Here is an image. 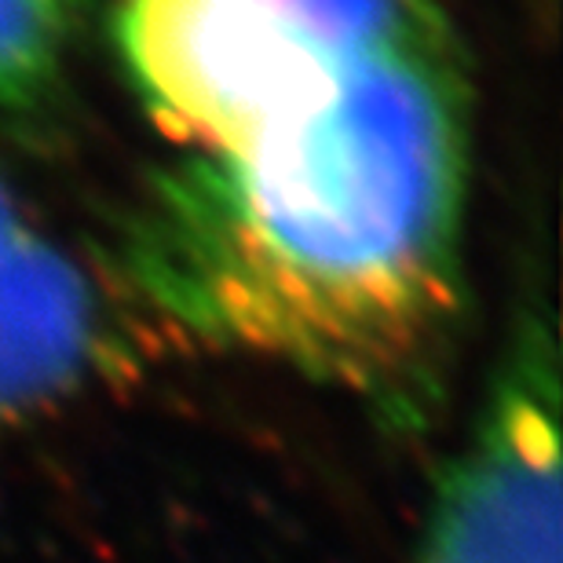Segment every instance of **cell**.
<instances>
[{"mask_svg": "<svg viewBox=\"0 0 563 563\" xmlns=\"http://www.w3.org/2000/svg\"><path fill=\"white\" fill-rule=\"evenodd\" d=\"M468 96L450 37L347 66L261 143L154 179L125 264L195 341L413 407L465 292Z\"/></svg>", "mask_w": 563, "mask_h": 563, "instance_id": "obj_1", "label": "cell"}, {"mask_svg": "<svg viewBox=\"0 0 563 563\" xmlns=\"http://www.w3.org/2000/svg\"><path fill=\"white\" fill-rule=\"evenodd\" d=\"M114 41L151 121L198 157L311 114L347 70L267 0H121Z\"/></svg>", "mask_w": 563, "mask_h": 563, "instance_id": "obj_2", "label": "cell"}, {"mask_svg": "<svg viewBox=\"0 0 563 563\" xmlns=\"http://www.w3.org/2000/svg\"><path fill=\"white\" fill-rule=\"evenodd\" d=\"M560 374L531 330L439 487L413 563H563Z\"/></svg>", "mask_w": 563, "mask_h": 563, "instance_id": "obj_3", "label": "cell"}, {"mask_svg": "<svg viewBox=\"0 0 563 563\" xmlns=\"http://www.w3.org/2000/svg\"><path fill=\"white\" fill-rule=\"evenodd\" d=\"M110 325L92 275L30 228L0 176V418L92 380L114 355Z\"/></svg>", "mask_w": 563, "mask_h": 563, "instance_id": "obj_4", "label": "cell"}, {"mask_svg": "<svg viewBox=\"0 0 563 563\" xmlns=\"http://www.w3.org/2000/svg\"><path fill=\"white\" fill-rule=\"evenodd\" d=\"M341 66L446 37L439 0H267Z\"/></svg>", "mask_w": 563, "mask_h": 563, "instance_id": "obj_5", "label": "cell"}, {"mask_svg": "<svg viewBox=\"0 0 563 563\" xmlns=\"http://www.w3.org/2000/svg\"><path fill=\"white\" fill-rule=\"evenodd\" d=\"M96 0H0V107H37Z\"/></svg>", "mask_w": 563, "mask_h": 563, "instance_id": "obj_6", "label": "cell"}]
</instances>
